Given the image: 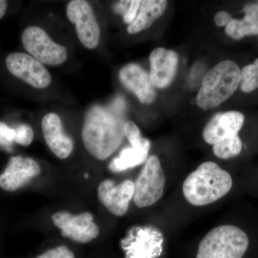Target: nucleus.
<instances>
[{"mask_svg": "<svg viewBox=\"0 0 258 258\" xmlns=\"http://www.w3.org/2000/svg\"><path fill=\"white\" fill-rule=\"evenodd\" d=\"M242 11L258 25V3L245 5Z\"/></svg>", "mask_w": 258, "mask_h": 258, "instance_id": "27", "label": "nucleus"}, {"mask_svg": "<svg viewBox=\"0 0 258 258\" xmlns=\"http://www.w3.org/2000/svg\"><path fill=\"white\" fill-rule=\"evenodd\" d=\"M10 74L36 88H47L52 82L50 73L35 57L23 52H13L7 57Z\"/></svg>", "mask_w": 258, "mask_h": 258, "instance_id": "9", "label": "nucleus"}, {"mask_svg": "<svg viewBox=\"0 0 258 258\" xmlns=\"http://www.w3.org/2000/svg\"><path fill=\"white\" fill-rule=\"evenodd\" d=\"M242 149V141L238 136L225 139L213 145V152L216 157L222 159H228L237 157Z\"/></svg>", "mask_w": 258, "mask_h": 258, "instance_id": "20", "label": "nucleus"}, {"mask_svg": "<svg viewBox=\"0 0 258 258\" xmlns=\"http://www.w3.org/2000/svg\"><path fill=\"white\" fill-rule=\"evenodd\" d=\"M244 121V115L239 111L217 113L204 129V139L207 143L215 145L225 139L237 137Z\"/></svg>", "mask_w": 258, "mask_h": 258, "instance_id": "12", "label": "nucleus"}, {"mask_svg": "<svg viewBox=\"0 0 258 258\" xmlns=\"http://www.w3.org/2000/svg\"><path fill=\"white\" fill-rule=\"evenodd\" d=\"M66 15L71 23L76 25L80 41L88 49H94L99 42L100 27L89 3L83 0H73L66 8Z\"/></svg>", "mask_w": 258, "mask_h": 258, "instance_id": "8", "label": "nucleus"}, {"mask_svg": "<svg viewBox=\"0 0 258 258\" xmlns=\"http://www.w3.org/2000/svg\"><path fill=\"white\" fill-rule=\"evenodd\" d=\"M44 139L49 149L60 159H64L74 151L73 139L64 133L60 117L56 113H47L42 120Z\"/></svg>", "mask_w": 258, "mask_h": 258, "instance_id": "14", "label": "nucleus"}, {"mask_svg": "<svg viewBox=\"0 0 258 258\" xmlns=\"http://www.w3.org/2000/svg\"><path fill=\"white\" fill-rule=\"evenodd\" d=\"M248 246L247 234L238 227L218 226L201 240L196 258H242Z\"/></svg>", "mask_w": 258, "mask_h": 258, "instance_id": "4", "label": "nucleus"}, {"mask_svg": "<svg viewBox=\"0 0 258 258\" xmlns=\"http://www.w3.org/2000/svg\"><path fill=\"white\" fill-rule=\"evenodd\" d=\"M150 149V142L146 141L138 147H128L120 151L119 155L110 163L109 169L113 172H121L144 164L147 161Z\"/></svg>", "mask_w": 258, "mask_h": 258, "instance_id": "18", "label": "nucleus"}, {"mask_svg": "<svg viewBox=\"0 0 258 258\" xmlns=\"http://www.w3.org/2000/svg\"><path fill=\"white\" fill-rule=\"evenodd\" d=\"M141 4H142V1L139 0H133L130 2L128 9L123 15V20L125 23L132 24L135 20L139 10L140 9Z\"/></svg>", "mask_w": 258, "mask_h": 258, "instance_id": "26", "label": "nucleus"}, {"mask_svg": "<svg viewBox=\"0 0 258 258\" xmlns=\"http://www.w3.org/2000/svg\"><path fill=\"white\" fill-rule=\"evenodd\" d=\"M241 71L232 60H223L208 71L204 77L196 103L203 110L220 106L235 92L240 84Z\"/></svg>", "mask_w": 258, "mask_h": 258, "instance_id": "3", "label": "nucleus"}, {"mask_svg": "<svg viewBox=\"0 0 258 258\" xmlns=\"http://www.w3.org/2000/svg\"><path fill=\"white\" fill-rule=\"evenodd\" d=\"M240 88L244 93H250L258 88V68L255 64L244 66L240 74Z\"/></svg>", "mask_w": 258, "mask_h": 258, "instance_id": "21", "label": "nucleus"}, {"mask_svg": "<svg viewBox=\"0 0 258 258\" xmlns=\"http://www.w3.org/2000/svg\"><path fill=\"white\" fill-rule=\"evenodd\" d=\"M22 42L25 50L42 64L59 66L67 59L66 47L54 42L47 32L39 27L25 29L22 35Z\"/></svg>", "mask_w": 258, "mask_h": 258, "instance_id": "6", "label": "nucleus"}, {"mask_svg": "<svg viewBox=\"0 0 258 258\" xmlns=\"http://www.w3.org/2000/svg\"><path fill=\"white\" fill-rule=\"evenodd\" d=\"M40 173V164L31 158L23 156L11 157L5 171L0 174V187L13 192L28 184Z\"/></svg>", "mask_w": 258, "mask_h": 258, "instance_id": "10", "label": "nucleus"}, {"mask_svg": "<svg viewBox=\"0 0 258 258\" xmlns=\"http://www.w3.org/2000/svg\"><path fill=\"white\" fill-rule=\"evenodd\" d=\"M134 192L135 186L132 180H125L116 185L112 180L106 179L100 183L98 187L100 203L113 215L118 217L126 214Z\"/></svg>", "mask_w": 258, "mask_h": 258, "instance_id": "11", "label": "nucleus"}, {"mask_svg": "<svg viewBox=\"0 0 258 258\" xmlns=\"http://www.w3.org/2000/svg\"><path fill=\"white\" fill-rule=\"evenodd\" d=\"M119 79L122 84L138 97L139 101L149 104L154 101L156 92L149 74L139 64H126L120 69Z\"/></svg>", "mask_w": 258, "mask_h": 258, "instance_id": "15", "label": "nucleus"}, {"mask_svg": "<svg viewBox=\"0 0 258 258\" xmlns=\"http://www.w3.org/2000/svg\"><path fill=\"white\" fill-rule=\"evenodd\" d=\"M178 55L174 51L158 47L149 57V78L154 87L164 88L171 84L175 77Z\"/></svg>", "mask_w": 258, "mask_h": 258, "instance_id": "13", "label": "nucleus"}, {"mask_svg": "<svg viewBox=\"0 0 258 258\" xmlns=\"http://www.w3.org/2000/svg\"><path fill=\"white\" fill-rule=\"evenodd\" d=\"M253 64H255V66H257V67L258 68V58L256 59V60H254V62Z\"/></svg>", "mask_w": 258, "mask_h": 258, "instance_id": "31", "label": "nucleus"}, {"mask_svg": "<svg viewBox=\"0 0 258 258\" xmlns=\"http://www.w3.org/2000/svg\"><path fill=\"white\" fill-rule=\"evenodd\" d=\"M16 132L15 142L22 146H29L34 139V132L32 128L28 124L18 125L15 128Z\"/></svg>", "mask_w": 258, "mask_h": 258, "instance_id": "24", "label": "nucleus"}, {"mask_svg": "<svg viewBox=\"0 0 258 258\" xmlns=\"http://www.w3.org/2000/svg\"><path fill=\"white\" fill-rule=\"evenodd\" d=\"M166 176L157 156H149L134 182V202L139 208L157 203L164 193Z\"/></svg>", "mask_w": 258, "mask_h": 258, "instance_id": "5", "label": "nucleus"}, {"mask_svg": "<svg viewBox=\"0 0 258 258\" xmlns=\"http://www.w3.org/2000/svg\"><path fill=\"white\" fill-rule=\"evenodd\" d=\"M125 103L118 97L108 106H93L85 116L82 139L93 157L106 160L119 148L124 138Z\"/></svg>", "mask_w": 258, "mask_h": 258, "instance_id": "1", "label": "nucleus"}, {"mask_svg": "<svg viewBox=\"0 0 258 258\" xmlns=\"http://www.w3.org/2000/svg\"><path fill=\"white\" fill-rule=\"evenodd\" d=\"M51 219L62 236L79 243L91 242L100 233L99 227L93 221V215L89 212L79 215H72L67 211L57 212Z\"/></svg>", "mask_w": 258, "mask_h": 258, "instance_id": "7", "label": "nucleus"}, {"mask_svg": "<svg viewBox=\"0 0 258 258\" xmlns=\"http://www.w3.org/2000/svg\"><path fill=\"white\" fill-rule=\"evenodd\" d=\"M232 183L230 173L213 161H206L184 180L183 194L191 205L205 206L225 196Z\"/></svg>", "mask_w": 258, "mask_h": 258, "instance_id": "2", "label": "nucleus"}, {"mask_svg": "<svg viewBox=\"0 0 258 258\" xmlns=\"http://www.w3.org/2000/svg\"><path fill=\"white\" fill-rule=\"evenodd\" d=\"M8 8V2L5 0H0V19L4 16Z\"/></svg>", "mask_w": 258, "mask_h": 258, "instance_id": "30", "label": "nucleus"}, {"mask_svg": "<svg viewBox=\"0 0 258 258\" xmlns=\"http://www.w3.org/2000/svg\"><path fill=\"white\" fill-rule=\"evenodd\" d=\"M167 7L165 0H144L142 1L139 13L135 20L129 25L127 31L136 34L147 30L155 20L164 14Z\"/></svg>", "mask_w": 258, "mask_h": 258, "instance_id": "17", "label": "nucleus"}, {"mask_svg": "<svg viewBox=\"0 0 258 258\" xmlns=\"http://www.w3.org/2000/svg\"><path fill=\"white\" fill-rule=\"evenodd\" d=\"M124 136L132 147H138L143 145L147 139L142 138L139 127L133 121L128 120L124 124Z\"/></svg>", "mask_w": 258, "mask_h": 258, "instance_id": "22", "label": "nucleus"}, {"mask_svg": "<svg viewBox=\"0 0 258 258\" xmlns=\"http://www.w3.org/2000/svg\"><path fill=\"white\" fill-rule=\"evenodd\" d=\"M15 139L16 132L15 128H10L4 122L0 121V147L10 152Z\"/></svg>", "mask_w": 258, "mask_h": 258, "instance_id": "23", "label": "nucleus"}, {"mask_svg": "<svg viewBox=\"0 0 258 258\" xmlns=\"http://www.w3.org/2000/svg\"><path fill=\"white\" fill-rule=\"evenodd\" d=\"M134 233L122 241L125 258H154L159 255L160 249L148 231L138 230Z\"/></svg>", "mask_w": 258, "mask_h": 258, "instance_id": "16", "label": "nucleus"}, {"mask_svg": "<svg viewBox=\"0 0 258 258\" xmlns=\"http://www.w3.org/2000/svg\"><path fill=\"white\" fill-rule=\"evenodd\" d=\"M225 32L235 40H241L247 35H258V25L244 15L242 20L232 19L225 27Z\"/></svg>", "mask_w": 258, "mask_h": 258, "instance_id": "19", "label": "nucleus"}, {"mask_svg": "<svg viewBox=\"0 0 258 258\" xmlns=\"http://www.w3.org/2000/svg\"><path fill=\"white\" fill-rule=\"evenodd\" d=\"M36 258H75V254L67 246L60 245L49 249Z\"/></svg>", "mask_w": 258, "mask_h": 258, "instance_id": "25", "label": "nucleus"}, {"mask_svg": "<svg viewBox=\"0 0 258 258\" xmlns=\"http://www.w3.org/2000/svg\"><path fill=\"white\" fill-rule=\"evenodd\" d=\"M131 1H120L118 4L115 5L114 10L118 13H124L128 9Z\"/></svg>", "mask_w": 258, "mask_h": 258, "instance_id": "29", "label": "nucleus"}, {"mask_svg": "<svg viewBox=\"0 0 258 258\" xmlns=\"http://www.w3.org/2000/svg\"><path fill=\"white\" fill-rule=\"evenodd\" d=\"M232 20V16L225 11L218 12L215 16V23L217 26H227Z\"/></svg>", "mask_w": 258, "mask_h": 258, "instance_id": "28", "label": "nucleus"}]
</instances>
